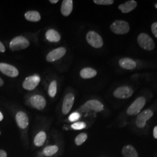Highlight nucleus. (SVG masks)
I'll use <instances>...</instances> for the list:
<instances>
[{"label": "nucleus", "mask_w": 157, "mask_h": 157, "mask_svg": "<svg viewBox=\"0 0 157 157\" xmlns=\"http://www.w3.org/2000/svg\"><path fill=\"white\" fill-rule=\"evenodd\" d=\"M84 106L87 108L88 109H92L95 112H100L104 109L103 104L100 101L96 100H91L87 101L85 103Z\"/></svg>", "instance_id": "nucleus-14"}, {"label": "nucleus", "mask_w": 157, "mask_h": 157, "mask_svg": "<svg viewBox=\"0 0 157 157\" xmlns=\"http://www.w3.org/2000/svg\"><path fill=\"white\" fill-rule=\"evenodd\" d=\"M45 37L50 42L56 43L61 40V35L56 30L54 29H50L47 31L45 33Z\"/></svg>", "instance_id": "nucleus-18"}, {"label": "nucleus", "mask_w": 157, "mask_h": 157, "mask_svg": "<svg viewBox=\"0 0 157 157\" xmlns=\"http://www.w3.org/2000/svg\"><path fill=\"white\" fill-rule=\"evenodd\" d=\"M86 40L90 45L96 48H101L103 45V40L101 36L94 31H90L87 33Z\"/></svg>", "instance_id": "nucleus-5"}, {"label": "nucleus", "mask_w": 157, "mask_h": 157, "mask_svg": "<svg viewBox=\"0 0 157 157\" xmlns=\"http://www.w3.org/2000/svg\"><path fill=\"white\" fill-rule=\"evenodd\" d=\"M29 45L28 40L23 36H17L12 40L10 47L12 51L21 50L28 48Z\"/></svg>", "instance_id": "nucleus-1"}, {"label": "nucleus", "mask_w": 157, "mask_h": 157, "mask_svg": "<svg viewBox=\"0 0 157 157\" xmlns=\"http://www.w3.org/2000/svg\"><path fill=\"white\" fill-rule=\"evenodd\" d=\"M97 71L91 67H84L80 72V76L83 78H91L97 75Z\"/></svg>", "instance_id": "nucleus-20"}, {"label": "nucleus", "mask_w": 157, "mask_h": 157, "mask_svg": "<svg viewBox=\"0 0 157 157\" xmlns=\"http://www.w3.org/2000/svg\"><path fill=\"white\" fill-rule=\"evenodd\" d=\"M50 2L52 4H56L58 2V0H50Z\"/></svg>", "instance_id": "nucleus-33"}, {"label": "nucleus", "mask_w": 157, "mask_h": 157, "mask_svg": "<svg viewBox=\"0 0 157 157\" xmlns=\"http://www.w3.org/2000/svg\"><path fill=\"white\" fill-rule=\"evenodd\" d=\"M152 32L157 39V22L154 23L151 26Z\"/></svg>", "instance_id": "nucleus-29"}, {"label": "nucleus", "mask_w": 157, "mask_h": 157, "mask_svg": "<svg viewBox=\"0 0 157 157\" xmlns=\"http://www.w3.org/2000/svg\"><path fill=\"white\" fill-rule=\"evenodd\" d=\"M16 121L19 127L21 129H26L29 125V118L25 112H18L16 115Z\"/></svg>", "instance_id": "nucleus-13"}, {"label": "nucleus", "mask_w": 157, "mask_h": 157, "mask_svg": "<svg viewBox=\"0 0 157 157\" xmlns=\"http://www.w3.org/2000/svg\"><path fill=\"white\" fill-rule=\"evenodd\" d=\"M122 153L124 157H139V154L135 147L130 145L124 146Z\"/></svg>", "instance_id": "nucleus-19"}, {"label": "nucleus", "mask_w": 157, "mask_h": 157, "mask_svg": "<svg viewBox=\"0 0 157 157\" xmlns=\"http://www.w3.org/2000/svg\"><path fill=\"white\" fill-rule=\"evenodd\" d=\"M133 93V90L128 86H122L118 87L113 92V95L116 98L125 99L130 97Z\"/></svg>", "instance_id": "nucleus-9"}, {"label": "nucleus", "mask_w": 157, "mask_h": 157, "mask_svg": "<svg viewBox=\"0 0 157 157\" xmlns=\"http://www.w3.org/2000/svg\"><path fill=\"white\" fill-rule=\"evenodd\" d=\"M0 157H7V154L4 150H0Z\"/></svg>", "instance_id": "nucleus-31"}, {"label": "nucleus", "mask_w": 157, "mask_h": 157, "mask_svg": "<svg viewBox=\"0 0 157 157\" xmlns=\"http://www.w3.org/2000/svg\"><path fill=\"white\" fill-rule=\"evenodd\" d=\"M30 102L33 107L39 110H42L45 107L46 101L42 95H32L30 98Z\"/></svg>", "instance_id": "nucleus-12"}, {"label": "nucleus", "mask_w": 157, "mask_h": 157, "mask_svg": "<svg viewBox=\"0 0 157 157\" xmlns=\"http://www.w3.org/2000/svg\"><path fill=\"white\" fill-rule=\"evenodd\" d=\"M3 118H4L3 115H2V113H1V112H0V122L3 120Z\"/></svg>", "instance_id": "nucleus-35"}, {"label": "nucleus", "mask_w": 157, "mask_h": 157, "mask_svg": "<svg viewBox=\"0 0 157 157\" xmlns=\"http://www.w3.org/2000/svg\"><path fill=\"white\" fill-rule=\"evenodd\" d=\"M80 118V113L78 112H75L70 115V116L69 117V120L71 122H75L79 119Z\"/></svg>", "instance_id": "nucleus-28"}, {"label": "nucleus", "mask_w": 157, "mask_h": 157, "mask_svg": "<svg viewBox=\"0 0 157 157\" xmlns=\"http://www.w3.org/2000/svg\"><path fill=\"white\" fill-rule=\"evenodd\" d=\"M87 139V135L86 133H82L78 135L75 140V144L77 146H81Z\"/></svg>", "instance_id": "nucleus-25"}, {"label": "nucleus", "mask_w": 157, "mask_h": 157, "mask_svg": "<svg viewBox=\"0 0 157 157\" xmlns=\"http://www.w3.org/2000/svg\"><path fill=\"white\" fill-rule=\"evenodd\" d=\"M0 135H1V132H0Z\"/></svg>", "instance_id": "nucleus-37"}, {"label": "nucleus", "mask_w": 157, "mask_h": 157, "mask_svg": "<svg viewBox=\"0 0 157 157\" xmlns=\"http://www.w3.org/2000/svg\"><path fill=\"white\" fill-rule=\"evenodd\" d=\"M155 8H156L157 9V4H156V5H155Z\"/></svg>", "instance_id": "nucleus-36"}, {"label": "nucleus", "mask_w": 157, "mask_h": 157, "mask_svg": "<svg viewBox=\"0 0 157 157\" xmlns=\"http://www.w3.org/2000/svg\"><path fill=\"white\" fill-rule=\"evenodd\" d=\"M6 50L5 46L0 41V52H4Z\"/></svg>", "instance_id": "nucleus-30"}, {"label": "nucleus", "mask_w": 157, "mask_h": 157, "mask_svg": "<svg viewBox=\"0 0 157 157\" xmlns=\"http://www.w3.org/2000/svg\"><path fill=\"white\" fill-rule=\"evenodd\" d=\"M59 150V148L56 145L47 146L43 149V153L45 157H51L55 155Z\"/></svg>", "instance_id": "nucleus-23"}, {"label": "nucleus", "mask_w": 157, "mask_h": 157, "mask_svg": "<svg viewBox=\"0 0 157 157\" xmlns=\"http://www.w3.org/2000/svg\"><path fill=\"white\" fill-rule=\"evenodd\" d=\"M0 71L11 78H15L19 75V71L17 67L6 63H0Z\"/></svg>", "instance_id": "nucleus-10"}, {"label": "nucleus", "mask_w": 157, "mask_h": 157, "mask_svg": "<svg viewBox=\"0 0 157 157\" xmlns=\"http://www.w3.org/2000/svg\"><path fill=\"white\" fill-rule=\"evenodd\" d=\"M73 10V1L72 0H64L61 5V13L65 17L69 16Z\"/></svg>", "instance_id": "nucleus-15"}, {"label": "nucleus", "mask_w": 157, "mask_h": 157, "mask_svg": "<svg viewBox=\"0 0 157 157\" xmlns=\"http://www.w3.org/2000/svg\"><path fill=\"white\" fill-rule=\"evenodd\" d=\"M26 19L29 21L36 22H39L41 19V15L39 12L36 11H28L25 15Z\"/></svg>", "instance_id": "nucleus-21"}, {"label": "nucleus", "mask_w": 157, "mask_h": 157, "mask_svg": "<svg viewBox=\"0 0 157 157\" xmlns=\"http://www.w3.org/2000/svg\"><path fill=\"white\" fill-rule=\"evenodd\" d=\"M137 42L141 47L146 50L151 51L155 47L153 40L146 33H141L139 35Z\"/></svg>", "instance_id": "nucleus-3"}, {"label": "nucleus", "mask_w": 157, "mask_h": 157, "mask_svg": "<svg viewBox=\"0 0 157 157\" xmlns=\"http://www.w3.org/2000/svg\"><path fill=\"white\" fill-rule=\"evenodd\" d=\"M3 84H4V81H3V80L2 78H0V87L2 86Z\"/></svg>", "instance_id": "nucleus-34"}, {"label": "nucleus", "mask_w": 157, "mask_h": 157, "mask_svg": "<svg viewBox=\"0 0 157 157\" xmlns=\"http://www.w3.org/2000/svg\"><path fill=\"white\" fill-rule=\"evenodd\" d=\"M75 101V96L72 93H68L65 95L62 104V111L63 114L67 115L71 110Z\"/></svg>", "instance_id": "nucleus-11"}, {"label": "nucleus", "mask_w": 157, "mask_h": 157, "mask_svg": "<svg viewBox=\"0 0 157 157\" xmlns=\"http://www.w3.org/2000/svg\"><path fill=\"white\" fill-rule=\"evenodd\" d=\"M137 6V2L134 0L128 1L124 4H122L118 6V8L122 13H126L134 10Z\"/></svg>", "instance_id": "nucleus-16"}, {"label": "nucleus", "mask_w": 157, "mask_h": 157, "mask_svg": "<svg viewBox=\"0 0 157 157\" xmlns=\"http://www.w3.org/2000/svg\"><path fill=\"white\" fill-rule=\"evenodd\" d=\"M40 82L39 76L34 75L28 76L25 79L23 83V87L27 90H33L39 85Z\"/></svg>", "instance_id": "nucleus-6"}, {"label": "nucleus", "mask_w": 157, "mask_h": 157, "mask_svg": "<svg viewBox=\"0 0 157 157\" xmlns=\"http://www.w3.org/2000/svg\"><path fill=\"white\" fill-rule=\"evenodd\" d=\"M57 92V83L56 80H53L51 82L48 88V94L51 97H54Z\"/></svg>", "instance_id": "nucleus-24"}, {"label": "nucleus", "mask_w": 157, "mask_h": 157, "mask_svg": "<svg viewBox=\"0 0 157 157\" xmlns=\"http://www.w3.org/2000/svg\"><path fill=\"white\" fill-rule=\"evenodd\" d=\"M112 32L117 34L128 33L130 30L129 23L124 21H115L110 26Z\"/></svg>", "instance_id": "nucleus-2"}, {"label": "nucleus", "mask_w": 157, "mask_h": 157, "mask_svg": "<svg viewBox=\"0 0 157 157\" xmlns=\"http://www.w3.org/2000/svg\"><path fill=\"white\" fill-rule=\"evenodd\" d=\"M146 104V99L143 97L137 98L128 108L127 113L129 115H135L140 112Z\"/></svg>", "instance_id": "nucleus-4"}, {"label": "nucleus", "mask_w": 157, "mask_h": 157, "mask_svg": "<svg viewBox=\"0 0 157 157\" xmlns=\"http://www.w3.org/2000/svg\"><path fill=\"white\" fill-rule=\"evenodd\" d=\"M67 50L64 47H59L50 51L46 57L48 62H52L61 58L66 54Z\"/></svg>", "instance_id": "nucleus-8"}, {"label": "nucleus", "mask_w": 157, "mask_h": 157, "mask_svg": "<svg viewBox=\"0 0 157 157\" xmlns=\"http://www.w3.org/2000/svg\"><path fill=\"white\" fill-rule=\"evenodd\" d=\"M153 116V112L150 109H146L139 114L136 124L138 128H143L146 125V122Z\"/></svg>", "instance_id": "nucleus-7"}, {"label": "nucleus", "mask_w": 157, "mask_h": 157, "mask_svg": "<svg viewBox=\"0 0 157 157\" xmlns=\"http://www.w3.org/2000/svg\"><path fill=\"white\" fill-rule=\"evenodd\" d=\"M71 127L74 130H82V129H84L86 127V124L83 122H76L75 124H72Z\"/></svg>", "instance_id": "nucleus-26"}, {"label": "nucleus", "mask_w": 157, "mask_h": 157, "mask_svg": "<svg viewBox=\"0 0 157 157\" xmlns=\"http://www.w3.org/2000/svg\"><path fill=\"white\" fill-rule=\"evenodd\" d=\"M153 135L155 139H157V126H155L154 129V132H153Z\"/></svg>", "instance_id": "nucleus-32"}, {"label": "nucleus", "mask_w": 157, "mask_h": 157, "mask_svg": "<svg viewBox=\"0 0 157 157\" xmlns=\"http://www.w3.org/2000/svg\"><path fill=\"white\" fill-rule=\"evenodd\" d=\"M94 2L98 5L109 6L112 4L114 2V1L113 0H94Z\"/></svg>", "instance_id": "nucleus-27"}, {"label": "nucleus", "mask_w": 157, "mask_h": 157, "mask_svg": "<svg viewBox=\"0 0 157 157\" xmlns=\"http://www.w3.org/2000/svg\"><path fill=\"white\" fill-rule=\"evenodd\" d=\"M119 64L121 67L129 70L134 69L136 67V62L133 59L128 58L121 59L119 62Z\"/></svg>", "instance_id": "nucleus-17"}, {"label": "nucleus", "mask_w": 157, "mask_h": 157, "mask_svg": "<svg viewBox=\"0 0 157 157\" xmlns=\"http://www.w3.org/2000/svg\"><path fill=\"white\" fill-rule=\"evenodd\" d=\"M47 138V135L44 132L41 131L37 135L35 136L34 139V144L37 147H41L43 146Z\"/></svg>", "instance_id": "nucleus-22"}]
</instances>
